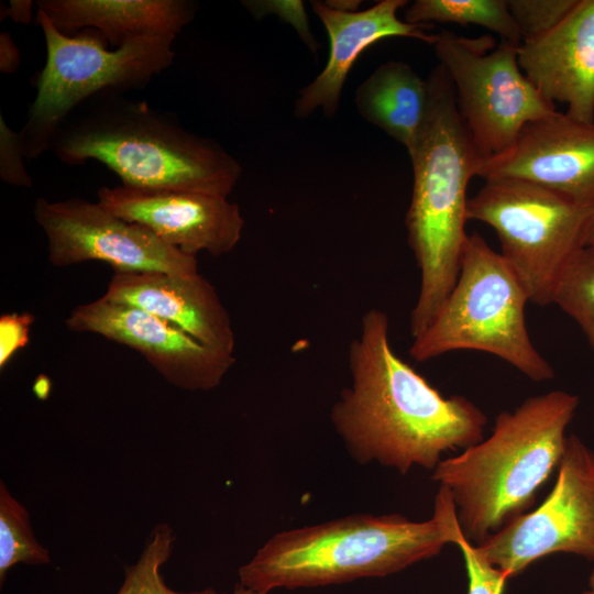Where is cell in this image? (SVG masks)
I'll list each match as a JSON object with an SVG mask.
<instances>
[{
	"label": "cell",
	"mask_w": 594,
	"mask_h": 594,
	"mask_svg": "<svg viewBox=\"0 0 594 594\" xmlns=\"http://www.w3.org/2000/svg\"><path fill=\"white\" fill-rule=\"evenodd\" d=\"M57 132L51 150L67 165L97 161L141 190L193 191L228 197L242 175L218 142L180 125L170 113L120 94L92 98Z\"/></svg>",
	"instance_id": "obj_3"
},
{
	"label": "cell",
	"mask_w": 594,
	"mask_h": 594,
	"mask_svg": "<svg viewBox=\"0 0 594 594\" xmlns=\"http://www.w3.org/2000/svg\"><path fill=\"white\" fill-rule=\"evenodd\" d=\"M406 22L480 25L513 45H520V32L509 12L507 0H416L407 4Z\"/></svg>",
	"instance_id": "obj_20"
},
{
	"label": "cell",
	"mask_w": 594,
	"mask_h": 594,
	"mask_svg": "<svg viewBox=\"0 0 594 594\" xmlns=\"http://www.w3.org/2000/svg\"><path fill=\"white\" fill-rule=\"evenodd\" d=\"M51 380L46 374H38L34 381L33 391L40 399H46L51 392Z\"/></svg>",
	"instance_id": "obj_30"
},
{
	"label": "cell",
	"mask_w": 594,
	"mask_h": 594,
	"mask_svg": "<svg viewBox=\"0 0 594 594\" xmlns=\"http://www.w3.org/2000/svg\"><path fill=\"white\" fill-rule=\"evenodd\" d=\"M24 158H26L20 132L13 131L0 116V177L6 184L30 188L33 185Z\"/></svg>",
	"instance_id": "obj_26"
},
{
	"label": "cell",
	"mask_w": 594,
	"mask_h": 594,
	"mask_svg": "<svg viewBox=\"0 0 594 594\" xmlns=\"http://www.w3.org/2000/svg\"><path fill=\"white\" fill-rule=\"evenodd\" d=\"M174 542L172 527L164 522L156 525L139 560L125 566L124 580L117 594H223L212 587L177 592L166 585L161 569L169 559Z\"/></svg>",
	"instance_id": "obj_23"
},
{
	"label": "cell",
	"mask_w": 594,
	"mask_h": 594,
	"mask_svg": "<svg viewBox=\"0 0 594 594\" xmlns=\"http://www.w3.org/2000/svg\"><path fill=\"white\" fill-rule=\"evenodd\" d=\"M35 6L62 33L92 29L113 48L138 36H177L198 8L188 0H40Z\"/></svg>",
	"instance_id": "obj_18"
},
{
	"label": "cell",
	"mask_w": 594,
	"mask_h": 594,
	"mask_svg": "<svg viewBox=\"0 0 594 594\" xmlns=\"http://www.w3.org/2000/svg\"><path fill=\"white\" fill-rule=\"evenodd\" d=\"M578 0H507L522 42L539 37L558 25Z\"/></svg>",
	"instance_id": "obj_24"
},
{
	"label": "cell",
	"mask_w": 594,
	"mask_h": 594,
	"mask_svg": "<svg viewBox=\"0 0 594 594\" xmlns=\"http://www.w3.org/2000/svg\"><path fill=\"white\" fill-rule=\"evenodd\" d=\"M33 212L54 266L98 261L111 265L113 272L199 273L196 256L166 244L146 227L117 216L98 201L38 197Z\"/></svg>",
	"instance_id": "obj_11"
},
{
	"label": "cell",
	"mask_w": 594,
	"mask_h": 594,
	"mask_svg": "<svg viewBox=\"0 0 594 594\" xmlns=\"http://www.w3.org/2000/svg\"><path fill=\"white\" fill-rule=\"evenodd\" d=\"M51 563L48 550L35 538L26 508L0 482V583L19 564Z\"/></svg>",
	"instance_id": "obj_21"
},
{
	"label": "cell",
	"mask_w": 594,
	"mask_h": 594,
	"mask_svg": "<svg viewBox=\"0 0 594 594\" xmlns=\"http://www.w3.org/2000/svg\"><path fill=\"white\" fill-rule=\"evenodd\" d=\"M525 76L550 102L566 106L573 119L594 121V0H578L546 34L518 46Z\"/></svg>",
	"instance_id": "obj_16"
},
{
	"label": "cell",
	"mask_w": 594,
	"mask_h": 594,
	"mask_svg": "<svg viewBox=\"0 0 594 594\" xmlns=\"http://www.w3.org/2000/svg\"><path fill=\"white\" fill-rule=\"evenodd\" d=\"M65 324L138 351L169 384L186 391L218 387L235 363L234 354L205 345L166 320L102 297L75 307Z\"/></svg>",
	"instance_id": "obj_12"
},
{
	"label": "cell",
	"mask_w": 594,
	"mask_h": 594,
	"mask_svg": "<svg viewBox=\"0 0 594 594\" xmlns=\"http://www.w3.org/2000/svg\"><path fill=\"white\" fill-rule=\"evenodd\" d=\"M406 0H381L365 10L342 11L326 1H314L312 10L329 37V56L320 74L300 91L294 103L299 119L318 109L332 118L339 109L342 89L354 63L374 43L387 37H411L432 45L436 34L429 25L410 24L398 18Z\"/></svg>",
	"instance_id": "obj_15"
},
{
	"label": "cell",
	"mask_w": 594,
	"mask_h": 594,
	"mask_svg": "<svg viewBox=\"0 0 594 594\" xmlns=\"http://www.w3.org/2000/svg\"><path fill=\"white\" fill-rule=\"evenodd\" d=\"M457 546L461 549L469 578L468 594H503L509 579L502 570L492 565L464 536Z\"/></svg>",
	"instance_id": "obj_25"
},
{
	"label": "cell",
	"mask_w": 594,
	"mask_h": 594,
	"mask_svg": "<svg viewBox=\"0 0 594 594\" xmlns=\"http://www.w3.org/2000/svg\"><path fill=\"white\" fill-rule=\"evenodd\" d=\"M348 360L352 384L333 404L331 422L358 462L402 474L414 465L435 470L442 453L482 440L485 414L463 396H442L395 353L383 310L362 316Z\"/></svg>",
	"instance_id": "obj_1"
},
{
	"label": "cell",
	"mask_w": 594,
	"mask_h": 594,
	"mask_svg": "<svg viewBox=\"0 0 594 594\" xmlns=\"http://www.w3.org/2000/svg\"><path fill=\"white\" fill-rule=\"evenodd\" d=\"M476 547L508 578L558 552L594 561V453L576 436H569L546 499Z\"/></svg>",
	"instance_id": "obj_10"
},
{
	"label": "cell",
	"mask_w": 594,
	"mask_h": 594,
	"mask_svg": "<svg viewBox=\"0 0 594 594\" xmlns=\"http://www.w3.org/2000/svg\"><path fill=\"white\" fill-rule=\"evenodd\" d=\"M232 594H263L251 588L243 586L241 583L237 584Z\"/></svg>",
	"instance_id": "obj_33"
},
{
	"label": "cell",
	"mask_w": 594,
	"mask_h": 594,
	"mask_svg": "<svg viewBox=\"0 0 594 594\" xmlns=\"http://www.w3.org/2000/svg\"><path fill=\"white\" fill-rule=\"evenodd\" d=\"M35 317L31 312H8L0 317V369L30 342Z\"/></svg>",
	"instance_id": "obj_27"
},
{
	"label": "cell",
	"mask_w": 594,
	"mask_h": 594,
	"mask_svg": "<svg viewBox=\"0 0 594 594\" xmlns=\"http://www.w3.org/2000/svg\"><path fill=\"white\" fill-rule=\"evenodd\" d=\"M32 7L31 0H11L8 7L1 4V20L10 18L15 23L30 24L32 20Z\"/></svg>",
	"instance_id": "obj_29"
},
{
	"label": "cell",
	"mask_w": 594,
	"mask_h": 594,
	"mask_svg": "<svg viewBox=\"0 0 594 594\" xmlns=\"http://www.w3.org/2000/svg\"><path fill=\"white\" fill-rule=\"evenodd\" d=\"M34 22L44 34L46 61L36 76V95L20 131L26 160L51 150L62 125L85 101L144 88L175 58L176 36L172 34L138 36L108 48L100 32L86 29L66 35L37 8Z\"/></svg>",
	"instance_id": "obj_7"
},
{
	"label": "cell",
	"mask_w": 594,
	"mask_h": 594,
	"mask_svg": "<svg viewBox=\"0 0 594 594\" xmlns=\"http://www.w3.org/2000/svg\"><path fill=\"white\" fill-rule=\"evenodd\" d=\"M98 202L117 216L140 223L166 244L196 256H219L240 242L244 218L227 197L168 190H141L125 186L100 187Z\"/></svg>",
	"instance_id": "obj_14"
},
{
	"label": "cell",
	"mask_w": 594,
	"mask_h": 594,
	"mask_svg": "<svg viewBox=\"0 0 594 594\" xmlns=\"http://www.w3.org/2000/svg\"><path fill=\"white\" fill-rule=\"evenodd\" d=\"M528 295L501 253L477 232L468 234L458 279L428 328L414 338L410 356L424 362L455 350H476L506 361L525 376L554 377L529 337Z\"/></svg>",
	"instance_id": "obj_6"
},
{
	"label": "cell",
	"mask_w": 594,
	"mask_h": 594,
	"mask_svg": "<svg viewBox=\"0 0 594 594\" xmlns=\"http://www.w3.org/2000/svg\"><path fill=\"white\" fill-rule=\"evenodd\" d=\"M593 209L518 178H492L468 201V219L496 232L502 256L529 301L552 304L557 285L585 245Z\"/></svg>",
	"instance_id": "obj_8"
},
{
	"label": "cell",
	"mask_w": 594,
	"mask_h": 594,
	"mask_svg": "<svg viewBox=\"0 0 594 594\" xmlns=\"http://www.w3.org/2000/svg\"><path fill=\"white\" fill-rule=\"evenodd\" d=\"M582 594H594V570L592 571L588 579V587Z\"/></svg>",
	"instance_id": "obj_34"
},
{
	"label": "cell",
	"mask_w": 594,
	"mask_h": 594,
	"mask_svg": "<svg viewBox=\"0 0 594 594\" xmlns=\"http://www.w3.org/2000/svg\"><path fill=\"white\" fill-rule=\"evenodd\" d=\"M590 244H594V209L591 213V217L586 227V232H585V245H590Z\"/></svg>",
	"instance_id": "obj_32"
},
{
	"label": "cell",
	"mask_w": 594,
	"mask_h": 594,
	"mask_svg": "<svg viewBox=\"0 0 594 594\" xmlns=\"http://www.w3.org/2000/svg\"><path fill=\"white\" fill-rule=\"evenodd\" d=\"M432 46L484 158L509 148L527 124L557 112L520 69L518 45L501 42L496 46L490 36L441 32Z\"/></svg>",
	"instance_id": "obj_9"
},
{
	"label": "cell",
	"mask_w": 594,
	"mask_h": 594,
	"mask_svg": "<svg viewBox=\"0 0 594 594\" xmlns=\"http://www.w3.org/2000/svg\"><path fill=\"white\" fill-rule=\"evenodd\" d=\"M429 82L407 63L380 65L355 90L359 114L402 143L414 145L427 117Z\"/></svg>",
	"instance_id": "obj_19"
},
{
	"label": "cell",
	"mask_w": 594,
	"mask_h": 594,
	"mask_svg": "<svg viewBox=\"0 0 594 594\" xmlns=\"http://www.w3.org/2000/svg\"><path fill=\"white\" fill-rule=\"evenodd\" d=\"M142 309L178 327L199 342L234 354L235 334L216 287L200 273L113 272L101 296Z\"/></svg>",
	"instance_id": "obj_17"
},
{
	"label": "cell",
	"mask_w": 594,
	"mask_h": 594,
	"mask_svg": "<svg viewBox=\"0 0 594 594\" xmlns=\"http://www.w3.org/2000/svg\"><path fill=\"white\" fill-rule=\"evenodd\" d=\"M333 9L342 11H358L361 1L356 0H329L326 1Z\"/></svg>",
	"instance_id": "obj_31"
},
{
	"label": "cell",
	"mask_w": 594,
	"mask_h": 594,
	"mask_svg": "<svg viewBox=\"0 0 594 594\" xmlns=\"http://www.w3.org/2000/svg\"><path fill=\"white\" fill-rule=\"evenodd\" d=\"M428 82L427 117L407 151L414 184L406 228L420 272L409 319L413 339L432 322L458 279L468 237V185L484 158L461 118L452 82L440 64Z\"/></svg>",
	"instance_id": "obj_4"
},
{
	"label": "cell",
	"mask_w": 594,
	"mask_h": 594,
	"mask_svg": "<svg viewBox=\"0 0 594 594\" xmlns=\"http://www.w3.org/2000/svg\"><path fill=\"white\" fill-rule=\"evenodd\" d=\"M462 536L452 494L440 486L428 520L359 514L285 530L239 569V578L243 586L268 594L385 576L439 554Z\"/></svg>",
	"instance_id": "obj_2"
},
{
	"label": "cell",
	"mask_w": 594,
	"mask_h": 594,
	"mask_svg": "<svg viewBox=\"0 0 594 594\" xmlns=\"http://www.w3.org/2000/svg\"><path fill=\"white\" fill-rule=\"evenodd\" d=\"M578 405L563 391L529 397L501 413L487 439L438 463L432 480L451 492L470 542L481 543L532 506L560 464Z\"/></svg>",
	"instance_id": "obj_5"
},
{
	"label": "cell",
	"mask_w": 594,
	"mask_h": 594,
	"mask_svg": "<svg viewBox=\"0 0 594 594\" xmlns=\"http://www.w3.org/2000/svg\"><path fill=\"white\" fill-rule=\"evenodd\" d=\"M552 304L571 317L594 350V244L583 246L564 270Z\"/></svg>",
	"instance_id": "obj_22"
},
{
	"label": "cell",
	"mask_w": 594,
	"mask_h": 594,
	"mask_svg": "<svg viewBox=\"0 0 594 594\" xmlns=\"http://www.w3.org/2000/svg\"><path fill=\"white\" fill-rule=\"evenodd\" d=\"M477 176L527 180L594 209V121L557 111L529 123L509 148L482 160Z\"/></svg>",
	"instance_id": "obj_13"
},
{
	"label": "cell",
	"mask_w": 594,
	"mask_h": 594,
	"mask_svg": "<svg viewBox=\"0 0 594 594\" xmlns=\"http://www.w3.org/2000/svg\"><path fill=\"white\" fill-rule=\"evenodd\" d=\"M20 51L8 32L0 33V72L14 74L20 65Z\"/></svg>",
	"instance_id": "obj_28"
}]
</instances>
